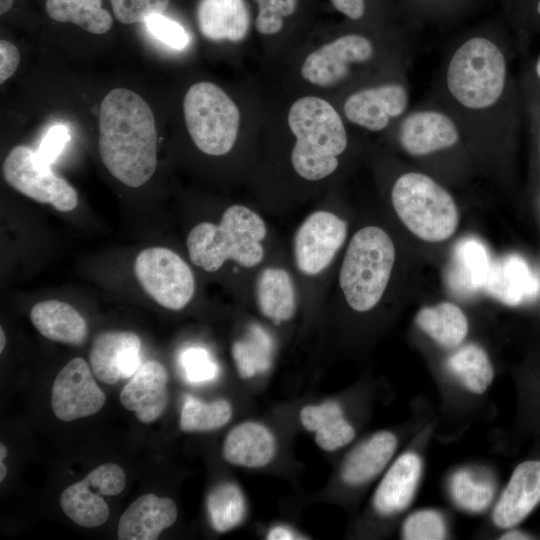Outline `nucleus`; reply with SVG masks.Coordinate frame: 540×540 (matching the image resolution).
I'll use <instances>...</instances> for the list:
<instances>
[{"label":"nucleus","instance_id":"obj_14","mask_svg":"<svg viewBox=\"0 0 540 540\" xmlns=\"http://www.w3.org/2000/svg\"><path fill=\"white\" fill-rule=\"evenodd\" d=\"M540 503V461L529 460L513 471L492 513L499 528H512L522 522Z\"/></svg>","mask_w":540,"mask_h":540},{"label":"nucleus","instance_id":"obj_48","mask_svg":"<svg viewBox=\"0 0 540 540\" xmlns=\"http://www.w3.org/2000/svg\"><path fill=\"white\" fill-rule=\"evenodd\" d=\"M7 474V468L6 465L3 463L2 460H0V482L4 480Z\"/></svg>","mask_w":540,"mask_h":540},{"label":"nucleus","instance_id":"obj_9","mask_svg":"<svg viewBox=\"0 0 540 540\" xmlns=\"http://www.w3.org/2000/svg\"><path fill=\"white\" fill-rule=\"evenodd\" d=\"M134 273L144 291L167 309H183L194 295L192 270L168 248L150 247L139 252L134 262Z\"/></svg>","mask_w":540,"mask_h":540},{"label":"nucleus","instance_id":"obj_46","mask_svg":"<svg viewBox=\"0 0 540 540\" xmlns=\"http://www.w3.org/2000/svg\"><path fill=\"white\" fill-rule=\"evenodd\" d=\"M13 2L14 0H0V13H7L11 9Z\"/></svg>","mask_w":540,"mask_h":540},{"label":"nucleus","instance_id":"obj_20","mask_svg":"<svg viewBox=\"0 0 540 540\" xmlns=\"http://www.w3.org/2000/svg\"><path fill=\"white\" fill-rule=\"evenodd\" d=\"M422 470L420 457L404 453L388 469L373 498L375 510L384 516L405 510L413 500Z\"/></svg>","mask_w":540,"mask_h":540},{"label":"nucleus","instance_id":"obj_45","mask_svg":"<svg viewBox=\"0 0 540 540\" xmlns=\"http://www.w3.org/2000/svg\"><path fill=\"white\" fill-rule=\"evenodd\" d=\"M500 539H509V540H521V539H530V537L520 531L517 530H511L505 534H503Z\"/></svg>","mask_w":540,"mask_h":540},{"label":"nucleus","instance_id":"obj_25","mask_svg":"<svg viewBox=\"0 0 540 540\" xmlns=\"http://www.w3.org/2000/svg\"><path fill=\"white\" fill-rule=\"evenodd\" d=\"M302 426L315 434L316 444L332 452L349 444L355 437L353 426L344 418L339 403L327 401L307 405L300 411Z\"/></svg>","mask_w":540,"mask_h":540},{"label":"nucleus","instance_id":"obj_47","mask_svg":"<svg viewBox=\"0 0 540 540\" xmlns=\"http://www.w3.org/2000/svg\"><path fill=\"white\" fill-rule=\"evenodd\" d=\"M0 352L2 353L6 343V337L3 328H0Z\"/></svg>","mask_w":540,"mask_h":540},{"label":"nucleus","instance_id":"obj_41","mask_svg":"<svg viewBox=\"0 0 540 540\" xmlns=\"http://www.w3.org/2000/svg\"><path fill=\"white\" fill-rule=\"evenodd\" d=\"M69 140L70 133L66 125L57 123L51 126L36 150L38 158L43 163L51 165L64 150Z\"/></svg>","mask_w":540,"mask_h":540},{"label":"nucleus","instance_id":"obj_21","mask_svg":"<svg viewBox=\"0 0 540 540\" xmlns=\"http://www.w3.org/2000/svg\"><path fill=\"white\" fill-rule=\"evenodd\" d=\"M276 453L273 433L263 424L247 421L230 430L222 446L223 458L230 464L260 468L268 465Z\"/></svg>","mask_w":540,"mask_h":540},{"label":"nucleus","instance_id":"obj_7","mask_svg":"<svg viewBox=\"0 0 540 540\" xmlns=\"http://www.w3.org/2000/svg\"><path fill=\"white\" fill-rule=\"evenodd\" d=\"M183 111L188 133L199 150L221 156L232 149L240 113L221 88L210 82L193 84L184 97Z\"/></svg>","mask_w":540,"mask_h":540},{"label":"nucleus","instance_id":"obj_27","mask_svg":"<svg viewBox=\"0 0 540 540\" xmlns=\"http://www.w3.org/2000/svg\"><path fill=\"white\" fill-rule=\"evenodd\" d=\"M260 312L275 324L288 321L295 312V289L289 273L281 268H266L257 279Z\"/></svg>","mask_w":540,"mask_h":540},{"label":"nucleus","instance_id":"obj_33","mask_svg":"<svg viewBox=\"0 0 540 540\" xmlns=\"http://www.w3.org/2000/svg\"><path fill=\"white\" fill-rule=\"evenodd\" d=\"M448 368L471 392L481 394L493 380L494 370L486 352L476 344H467L448 360Z\"/></svg>","mask_w":540,"mask_h":540},{"label":"nucleus","instance_id":"obj_36","mask_svg":"<svg viewBox=\"0 0 540 540\" xmlns=\"http://www.w3.org/2000/svg\"><path fill=\"white\" fill-rule=\"evenodd\" d=\"M407 540H441L446 538L442 516L433 510H420L407 517L402 529Z\"/></svg>","mask_w":540,"mask_h":540},{"label":"nucleus","instance_id":"obj_22","mask_svg":"<svg viewBox=\"0 0 540 540\" xmlns=\"http://www.w3.org/2000/svg\"><path fill=\"white\" fill-rule=\"evenodd\" d=\"M30 319L36 330L52 341L77 346L88 334L84 317L64 301L51 299L36 303L30 311Z\"/></svg>","mask_w":540,"mask_h":540},{"label":"nucleus","instance_id":"obj_5","mask_svg":"<svg viewBox=\"0 0 540 540\" xmlns=\"http://www.w3.org/2000/svg\"><path fill=\"white\" fill-rule=\"evenodd\" d=\"M391 198L403 224L424 241H445L457 229L459 213L455 201L446 189L425 174H403L395 182Z\"/></svg>","mask_w":540,"mask_h":540},{"label":"nucleus","instance_id":"obj_32","mask_svg":"<svg viewBox=\"0 0 540 540\" xmlns=\"http://www.w3.org/2000/svg\"><path fill=\"white\" fill-rule=\"evenodd\" d=\"M206 507L212 528L224 533L240 525L246 515V501L241 489L232 482H222L209 492Z\"/></svg>","mask_w":540,"mask_h":540},{"label":"nucleus","instance_id":"obj_19","mask_svg":"<svg viewBox=\"0 0 540 540\" xmlns=\"http://www.w3.org/2000/svg\"><path fill=\"white\" fill-rule=\"evenodd\" d=\"M484 288L502 303L516 306L534 299L540 282L521 256L511 254L492 263Z\"/></svg>","mask_w":540,"mask_h":540},{"label":"nucleus","instance_id":"obj_26","mask_svg":"<svg viewBox=\"0 0 540 540\" xmlns=\"http://www.w3.org/2000/svg\"><path fill=\"white\" fill-rule=\"evenodd\" d=\"M491 265L487 248L478 239H462L454 250L448 281L459 292H474L484 288Z\"/></svg>","mask_w":540,"mask_h":540},{"label":"nucleus","instance_id":"obj_23","mask_svg":"<svg viewBox=\"0 0 540 540\" xmlns=\"http://www.w3.org/2000/svg\"><path fill=\"white\" fill-rule=\"evenodd\" d=\"M196 15L202 35L212 41H240L250 24L244 0H201Z\"/></svg>","mask_w":540,"mask_h":540},{"label":"nucleus","instance_id":"obj_42","mask_svg":"<svg viewBox=\"0 0 540 540\" xmlns=\"http://www.w3.org/2000/svg\"><path fill=\"white\" fill-rule=\"evenodd\" d=\"M20 62V53L17 47L7 40L0 41V82L10 78L16 71Z\"/></svg>","mask_w":540,"mask_h":540},{"label":"nucleus","instance_id":"obj_49","mask_svg":"<svg viewBox=\"0 0 540 540\" xmlns=\"http://www.w3.org/2000/svg\"><path fill=\"white\" fill-rule=\"evenodd\" d=\"M7 452H8L7 447L3 443H1L0 444V460L3 461V459L7 456Z\"/></svg>","mask_w":540,"mask_h":540},{"label":"nucleus","instance_id":"obj_50","mask_svg":"<svg viewBox=\"0 0 540 540\" xmlns=\"http://www.w3.org/2000/svg\"><path fill=\"white\" fill-rule=\"evenodd\" d=\"M536 72H537L538 77L540 78V57L536 65Z\"/></svg>","mask_w":540,"mask_h":540},{"label":"nucleus","instance_id":"obj_38","mask_svg":"<svg viewBox=\"0 0 540 540\" xmlns=\"http://www.w3.org/2000/svg\"><path fill=\"white\" fill-rule=\"evenodd\" d=\"M259 11L255 27L261 34H275L283 26V17L294 13L297 0H255Z\"/></svg>","mask_w":540,"mask_h":540},{"label":"nucleus","instance_id":"obj_18","mask_svg":"<svg viewBox=\"0 0 540 540\" xmlns=\"http://www.w3.org/2000/svg\"><path fill=\"white\" fill-rule=\"evenodd\" d=\"M458 130L446 115L435 111H420L404 119L400 128V143L411 155H426L451 147L458 141Z\"/></svg>","mask_w":540,"mask_h":540},{"label":"nucleus","instance_id":"obj_3","mask_svg":"<svg viewBox=\"0 0 540 540\" xmlns=\"http://www.w3.org/2000/svg\"><path fill=\"white\" fill-rule=\"evenodd\" d=\"M288 124L297 138L291 153L297 174L311 181L332 174L347 146L345 127L333 106L318 97L300 98L290 108Z\"/></svg>","mask_w":540,"mask_h":540},{"label":"nucleus","instance_id":"obj_15","mask_svg":"<svg viewBox=\"0 0 540 540\" xmlns=\"http://www.w3.org/2000/svg\"><path fill=\"white\" fill-rule=\"evenodd\" d=\"M168 373L158 361H148L133 375L120 393L124 408L135 412L137 419L145 424L158 419L167 407Z\"/></svg>","mask_w":540,"mask_h":540},{"label":"nucleus","instance_id":"obj_8","mask_svg":"<svg viewBox=\"0 0 540 540\" xmlns=\"http://www.w3.org/2000/svg\"><path fill=\"white\" fill-rule=\"evenodd\" d=\"M2 170L5 181L12 188L39 203L50 204L60 212H70L78 204L76 190L56 175L51 165L43 163L30 146L13 147Z\"/></svg>","mask_w":540,"mask_h":540},{"label":"nucleus","instance_id":"obj_35","mask_svg":"<svg viewBox=\"0 0 540 540\" xmlns=\"http://www.w3.org/2000/svg\"><path fill=\"white\" fill-rule=\"evenodd\" d=\"M450 492L454 502L468 512H482L491 503L494 489L487 480H480L467 470L453 474Z\"/></svg>","mask_w":540,"mask_h":540},{"label":"nucleus","instance_id":"obj_10","mask_svg":"<svg viewBox=\"0 0 540 540\" xmlns=\"http://www.w3.org/2000/svg\"><path fill=\"white\" fill-rule=\"evenodd\" d=\"M347 235V224L328 211L310 214L298 228L293 242L295 263L305 275H317L325 270Z\"/></svg>","mask_w":540,"mask_h":540},{"label":"nucleus","instance_id":"obj_1","mask_svg":"<svg viewBox=\"0 0 540 540\" xmlns=\"http://www.w3.org/2000/svg\"><path fill=\"white\" fill-rule=\"evenodd\" d=\"M99 154L110 174L137 188L157 167L154 114L137 93L115 88L103 98L99 112Z\"/></svg>","mask_w":540,"mask_h":540},{"label":"nucleus","instance_id":"obj_40","mask_svg":"<svg viewBox=\"0 0 540 540\" xmlns=\"http://www.w3.org/2000/svg\"><path fill=\"white\" fill-rule=\"evenodd\" d=\"M144 23L150 35L170 48L181 50L189 43L184 27L163 13L150 15Z\"/></svg>","mask_w":540,"mask_h":540},{"label":"nucleus","instance_id":"obj_51","mask_svg":"<svg viewBox=\"0 0 540 540\" xmlns=\"http://www.w3.org/2000/svg\"><path fill=\"white\" fill-rule=\"evenodd\" d=\"M537 12H538V14L540 15V0H539V2H538V5H537Z\"/></svg>","mask_w":540,"mask_h":540},{"label":"nucleus","instance_id":"obj_12","mask_svg":"<svg viewBox=\"0 0 540 540\" xmlns=\"http://www.w3.org/2000/svg\"><path fill=\"white\" fill-rule=\"evenodd\" d=\"M372 54L373 47L367 38L345 35L309 54L301 67V75L314 85L330 86L348 74L350 64L368 61Z\"/></svg>","mask_w":540,"mask_h":540},{"label":"nucleus","instance_id":"obj_31","mask_svg":"<svg viewBox=\"0 0 540 540\" xmlns=\"http://www.w3.org/2000/svg\"><path fill=\"white\" fill-rule=\"evenodd\" d=\"M274 343L271 336L258 324H252L247 334L232 346V356L243 379L266 372L272 362Z\"/></svg>","mask_w":540,"mask_h":540},{"label":"nucleus","instance_id":"obj_17","mask_svg":"<svg viewBox=\"0 0 540 540\" xmlns=\"http://www.w3.org/2000/svg\"><path fill=\"white\" fill-rule=\"evenodd\" d=\"M177 506L168 497L145 494L130 504L121 515L117 536L120 540H154L177 519Z\"/></svg>","mask_w":540,"mask_h":540},{"label":"nucleus","instance_id":"obj_6","mask_svg":"<svg viewBox=\"0 0 540 540\" xmlns=\"http://www.w3.org/2000/svg\"><path fill=\"white\" fill-rule=\"evenodd\" d=\"M506 63L492 41L475 37L454 53L447 70V86L453 97L470 109L492 106L501 96Z\"/></svg>","mask_w":540,"mask_h":540},{"label":"nucleus","instance_id":"obj_2","mask_svg":"<svg viewBox=\"0 0 540 540\" xmlns=\"http://www.w3.org/2000/svg\"><path fill=\"white\" fill-rule=\"evenodd\" d=\"M266 233V225L257 213L232 205L218 224L201 222L192 228L186 241L189 258L207 272H216L227 260L254 267L263 260Z\"/></svg>","mask_w":540,"mask_h":540},{"label":"nucleus","instance_id":"obj_16","mask_svg":"<svg viewBox=\"0 0 540 540\" xmlns=\"http://www.w3.org/2000/svg\"><path fill=\"white\" fill-rule=\"evenodd\" d=\"M407 101L404 87L389 84L352 94L344 104V111L351 122L371 131H379L388 125L390 118L404 112Z\"/></svg>","mask_w":540,"mask_h":540},{"label":"nucleus","instance_id":"obj_43","mask_svg":"<svg viewBox=\"0 0 540 540\" xmlns=\"http://www.w3.org/2000/svg\"><path fill=\"white\" fill-rule=\"evenodd\" d=\"M332 5L347 17L357 20L364 14V0H331Z\"/></svg>","mask_w":540,"mask_h":540},{"label":"nucleus","instance_id":"obj_4","mask_svg":"<svg viewBox=\"0 0 540 540\" xmlns=\"http://www.w3.org/2000/svg\"><path fill=\"white\" fill-rule=\"evenodd\" d=\"M395 246L381 228L368 226L351 238L339 273V283L349 306L366 312L383 296L395 262Z\"/></svg>","mask_w":540,"mask_h":540},{"label":"nucleus","instance_id":"obj_11","mask_svg":"<svg viewBox=\"0 0 540 540\" xmlns=\"http://www.w3.org/2000/svg\"><path fill=\"white\" fill-rule=\"evenodd\" d=\"M105 401L91 368L81 357L70 360L53 382L51 407L59 420L70 422L91 416L100 411Z\"/></svg>","mask_w":540,"mask_h":540},{"label":"nucleus","instance_id":"obj_37","mask_svg":"<svg viewBox=\"0 0 540 540\" xmlns=\"http://www.w3.org/2000/svg\"><path fill=\"white\" fill-rule=\"evenodd\" d=\"M179 363L185 378L190 383H204L214 380L219 373L216 362L207 350L201 347H190L183 350Z\"/></svg>","mask_w":540,"mask_h":540},{"label":"nucleus","instance_id":"obj_13","mask_svg":"<svg viewBox=\"0 0 540 540\" xmlns=\"http://www.w3.org/2000/svg\"><path fill=\"white\" fill-rule=\"evenodd\" d=\"M141 340L131 331L98 334L89 353L93 374L106 384L133 376L140 368Z\"/></svg>","mask_w":540,"mask_h":540},{"label":"nucleus","instance_id":"obj_30","mask_svg":"<svg viewBox=\"0 0 540 540\" xmlns=\"http://www.w3.org/2000/svg\"><path fill=\"white\" fill-rule=\"evenodd\" d=\"M101 0H47L49 17L61 23H73L92 34H104L113 25L111 14Z\"/></svg>","mask_w":540,"mask_h":540},{"label":"nucleus","instance_id":"obj_34","mask_svg":"<svg viewBox=\"0 0 540 540\" xmlns=\"http://www.w3.org/2000/svg\"><path fill=\"white\" fill-rule=\"evenodd\" d=\"M232 416V407L224 399L204 403L186 396L180 414V429L184 432H207L225 426Z\"/></svg>","mask_w":540,"mask_h":540},{"label":"nucleus","instance_id":"obj_44","mask_svg":"<svg viewBox=\"0 0 540 540\" xmlns=\"http://www.w3.org/2000/svg\"><path fill=\"white\" fill-rule=\"evenodd\" d=\"M269 540H294L302 539L293 529L286 526H275L267 534Z\"/></svg>","mask_w":540,"mask_h":540},{"label":"nucleus","instance_id":"obj_28","mask_svg":"<svg viewBox=\"0 0 540 540\" xmlns=\"http://www.w3.org/2000/svg\"><path fill=\"white\" fill-rule=\"evenodd\" d=\"M415 322L435 342L449 349L459 346L468 333L464 312L450 302L420 309Z\"/></svg>","mask_w":540,"mask_h":540},{"label":"nucleus","instance_id":"obj_29","mask_svg":"<svg viewBox=\"0 0 540 540\" xmlns=\"http://www.w3.org/2000/svg\"><path fill=\"white\" fill-rule=\"evenodd\" d=\"M102 496L101 489L85 477L65 488L59 502L63 512L73 522L94 528L105 523L109 517V507Z\"/></svg>","mask_w":540,"mask_h":540},{"label":"nucleus","instance_id":"obj_24","mask_svg":"<svg viewBox=\"0 0 540 540\" xmlns=\"http://www.w3.org/2000/svg\"><path fill=\"white\" fill-rule=\"evenodd\" d=\"M397 446L395 435L381 431L356 446L344 459L342 480L352 486L361 485L377 476L391 460Z\"/></svg>","mask_w":540,"mask_h":540},{"label":"nucleus","instance_id":"obj_39","mask_svg":"<svg viewBox=\"0 0 540 540\" xmlns=\"http://www.w3.org/2000/svg\"><path fill=\"white\" fill-rule=\"evenodd\" d=\"M116 19L123 24L145 22L152 14L163 13L170 0H110Z\"/></svg>","mask_w":540,"mask_h":540}]
</instances>
